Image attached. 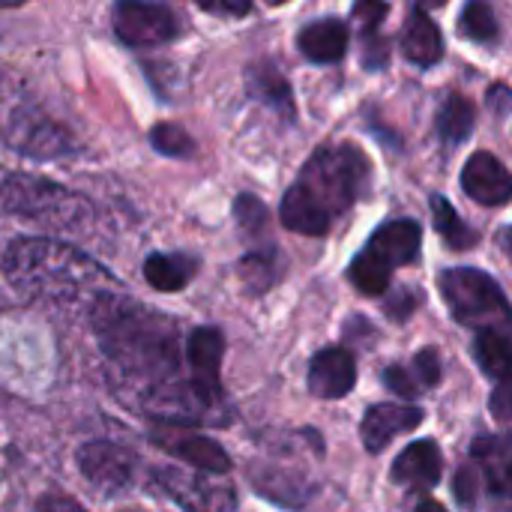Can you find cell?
<instances>
[{"label": "cell", "mask_w": 512, "mask_h": 512, "mask_svg": "<svg viewBox=\"0 0 512 512\" xmlns=\"http://www.w3.org/2000/svg\"><path fill=\"white\" fill-rule=\"evenodd\" d=\"M90 327L117 381L138 390V402L177 384V324L162 312L108 291L90 303Z\"/></svg>", "instance_id": "6da1fadb"}, {"label": "cell", "mask_w": 512, "mask_h": 512, "mask_svg": "<svg viewBox=\"0 0 512 512\" xmlns=\"http://www.w3.org/2000/svg\"><path fill=\"white\" fill-rule=\"evenodd\" d=\"M300 51L315 63H336L348 51V24L342 18H321L300 30Z\"/></svg>", "instance_id": "ac0fdd59"}, {"label": "cell", "mask_w": 512, "mask_h": 512, "mask_svg": "<svg viewBox=\"0 0 512 512\" xmlns=\"http://www.w3.org/2000/svg\"><path fill=\"white\" fill-rule=\"evenodd\" d=\"M0 267L18 294L51 306H69L84 297L93 303L99 294L114 291L111 273L87 252L48 237L12 240L0 258Z\"/></svg>", "instance_id": "7a4b0ae2"}, {"label": "cell", "mask_w": 512, "mask_h": 512, "mask_svg": "<svg viewBox=\"0 0 512 512\" xmlns=\"http://www.w3.org/2000/svg\"><path fill=\"white\" fill-rule=\"evenodd\" d=\"M489 105L498 111V114H507L512 111V90L510 87H504V84H495L492 90H489Z\"/></svg>", "instance_id": "d590c367"}, {"label": "cell", "mask_w": 512, "mask_h": 512, "mask_svg": "<svg viewBox=\"0 0 512 512\" xmlns=\"http://www.w3.org/2000/svg\"><path fill=\"white\" fill-rule=\"evenodd\" d=\"M222 354H225V339L216 327H198L189 333L186 339V363L192 375L189 381L216 399H222V387H219Z\"/></svg>", "instance_id": "30bf717a"}, {"label": "cell", "mask_w": 512, "mask_h": 512, "mask_svg": "<svg viewBox=\"0 0 512 512\" xmlns=\"http://www.w3.org/2000/svg\"><path fill=\"white\" fill-rule=\"evenodd\" d=\"M402 51L417 66H432L444 57V36H441L438 24L423 9H414L405 21Z\"/></svg>", "instance_id": "ffe728a7"}, {"label": "cell", "mask_w": 512, "mask_h": 512, "mask_svg": "<svg viewBox=\"0 0 512 512\" xmlns=\"http://www.w3.org/2000/svg\"><path fill=\"white\" fill-rule=\"evenodd\" d=\"M150 141H153V147H156L159 153L174 156V159H183V156H189V153L195 150L192 135H189L183 126H177V123H159V126H153Z\"/></svg>", "instance_id": "f1b7e54d"}, {"label": "cell", "mask_w": 512, "mask_h": 512, "mask_svg": "<svg viewBox=\"0 0 512 512\" xmlns=\"http://www.w3.org/2000/svg\"><path fill=\"white\" fill-rule=\"evenodd\" d=\"M150 441L165 450L168 456H177L183 462H189L195 471L201 474H213V477H225L231 471V456L207 435L189 432L183 426H159Z\"/></svg>", "instance_id": "ba28073f"}, {"label": "cell", "mask_w": 512, "mask_h": 512, "mask_svg": "<svg viewBox=\"0 0 512 512\" xmlns=\"http://www.w3.org/2000/svg\"><path fill=\"white\" fill-rule=\"evenodd\" d=\"M249 90L255 99H261L264 105H270L273 111H279L282 117H294V99H291V87L288 81L279 75L276 66L270 63H255L249 69Z\"/></svg>", "instance_id": "7402d4cb"}, {"label": "cell", "mask_w": 512, "mask_h": 512, "mask_svg": "<svg viewBox=\"0 0 512 512\" xmlns=\"http://www.w3.org/2000/svg\"><path fill=\"white\" fill-rule=\"evenodd\" d=\"M234 216H237L240 231L249 237H258L267 228V207L255 195H240L234 204Z\"/></svg>", "instance_id": "f546056e"}, {"label": "cell", "mask_w": 512, "mask_h": 512, "mask_svg": "<svg viewBox=\"0 0 512 512\" xmlns=\"http://www.w3.org/2000/svg\"><path fill=\"white\" fill-rule=\"evenodd\" d=\"M459 33L474 42H492L498 36V21L489 3H468L459 18Z\"/></svg>", "instance_id": "83f0119b"}, {"label": "cell", "mask_w": 512, "mask_h": 512, "mask_svg": "<svg viewBox=\"0 0 512 512\" xmlns=\"http://www.w3.org/2000/svg\"><path fill=\"white\" fill-rule=\"evenodd\" d=\"M423 423V411L414 405H393V402H381L375 408H369V414L363 417V444L369 453H381L393 438L417 429Z\"/></svg>", "instance_id": "4fadbf2b"}, {"label": "cell", "mask_w": 512, "mask_h": 512, "mask_svg": "<svg viewBox=\"0 0 512 512\" xmlns=\"http://www.w3.org/2000/svg\"><path fill=\"white\" fill-rule=\"evenodd\" d=\"M348 276H351L354 288L366 297H378L390 288V264L381 261L372 249H366L354 258Z\"/></svg>", "instance_id": "d4e9b609"}, {"label": "cell", "mask_w": 512, "mask_h": 512, "mask_svg": "<svg viewBox=\"0 0 512 512\" xmlns=\"http://www.w3.org/2000/svg\"><path fill=\"white\" fill-rule=\"evenodd\" d=\"M438 285L459 324L477 327L480 333L512 330V306L489 273L474 267H453L441 273Z\"/></svg>", "instance_id": "277c9868"}, {"label": "cell", "mask_w": 512, "mask_h": 512, "mask_svg": "<svg viewBox=\"0 0 512 512\" xmlns=\"http://www.w3.org/2000/svg\"><path fill=\"white\" fill-rule=\"evenodd\" d=\"M441 453L435 441H417L399 453V459L390 468V480L405 489H432L441 483Z\"/></svg>", "instance_id": "5bb4252c"}, {"label": "cell", "mask_w": 512, "mask_h": 512, "mask_svg": "<svg viewBox=\"0 0 512 512\" xmlns=\"http://www.w3.org/2000/svg\"><path fill=\"white\" fill-rule=\"evenodd\" d=\"M492 414L501 423H512V375L495 387V393H492Z\"/></svg>", "instance_id": "d6a6232c"}, {"label": "cell", "mask_w": 512, "mask_h": 512, "mask_svg": "<svg viewBox=\"0 0 512 512\" xmlns=\"http://www.w3.org/2000/svg\"><path fill=\"white\" fill-rule=\"evenodd\" d=\"M153 483L171 501L189 512H231L237 504V492L225 480H213V474H192L180 468H156Z\"/></svg>", "instance_id": "8992f818"}, {"label": "cell", "mask_w": 512, "mask_h": 512, "mask_svg": "<svg viewBox=\"0 0 512 512\" xmlns=\"http://www.w3.org/2000/svg\"><path fill=\"white\" fill-rule=\"evenodd\" d=\"M438 381H441V357L432 348L420 351L408 366H390L384 372V384L405 399H414V396L432 390Z\"/></svg>", "instance_id": "d6986e66"}, {"label": "cell", "mask_w": 512, "mask_h": 512, "mask_svg": "<svg viewBox=\"0 0 512 512\" xmlns=\"http://www.w3.org/2000/svg\"><path fill=\"white\" fill-rule=\"evenodd\" d=\"M198 273V261L180 252H156L144 261V279L165 294L183 291Z\"/></svg>", "instance_id": "44dd1931"}, {"label": "cell", "mask_w": 512, "mask_h": 512, "mask_svg": "<svg viewBox=\"0 0 512 512\" xmlns=\"http://www.w3.org/2000/svg\"><path fill=\"white\" fill-rule=\"evenodd\" d=\"M477 486H480V480H477V471L474 468H462L456 474L453 492H456V498H459L462 507H477Z\"/></svg>", "instance_id": "4dcf8cb0"}, {"label": "cell", "mask_w": 512, "mask_h": 512, "mask_svg": "<svg viewBox=\"0 0 512 512\" xmlns=\"http://www.w3.org/2000/svg\"><path fill=\"white\" fill-rule=\"evenodd\" d=\"M0 201L15 216L42 225L48 231H81L90 222V201L66 186L36 174H6L0 183Z\"/></svg>", "instance_id": "3957f363"}, {"label": "cell", "mask_w": 512, "mask_h": 512, "mask_svg": "<svg viewBox=\"0 0 512 512\" xmlns=\"http://www.w3.org/2000/svg\"><path fill=\"white\" fill-rule=\"evenodd\" d=\"M204 12H213V15H246L252 12V3H198Z\"/></svg>", "instance_id": "8d00e7d4"}, {"label": "cell", "mask_w": 512, "mask_h": 512, "mask_svg": "<svg viewBox=\"0 0 512 512\" xmlns=\"http://www.w3.org/2000/svg\"><path fill=\"white\" fill-rule=\"evenodd\" d=\"M486 486L498 498H512V435H483L471 447Z\"/></svg>", "instance_id": "9a60e30c"}, {"label": "cell", "mask_w": 512, "mask_h": 512, "mask_svg": "<svg viewBox=\"0 0 512 512\" xmlns=\"http://www.w3.org/2000/svg\"><path fill=\"white\" fill-rule=\"evenodd\" d=\"M237 273H240V282L246 285V291H252V294H264L279 279L276 258L270 252H252V255H246L237 264Z\"/></svg>", "instance_id": "4316f807"}, {"label": "cell", "mask_w": 512, "mask_h": 512, "mask_svg": "<svg viewBox=\"0 0 512 512\" xmlns=\"http://www.w3.org/2000/svg\"><path fill=\"white\" fill-rule=\"evenodd\" d=\"M417 512H447L438 501H432V498H426V501H420V507H417Z\"/></svg>", "instance_id": "f35d334b"}, {"label": "cell", "mask_w": 512, "mask_h": 512, "mask_svg": "<svg viewBox=\"0 0 512 512\" xmlns=\"http://www.w3.org/2000/svg\"><path fill=\"white\" fill-rule=\"evenodd\" d=\"M354 15H357V21H360L363 36H372V33L378 30V21L387 15V6H384V3H357V6H354Z\"/></svg>", "instance_id": "1f68e13d"}, {"label": "cell", "mask_w": 512, "mask_h": 512, "mask_svg": "<svg viewBox=\"0 0 512 512\" xmlns=\"http://www.w3.org/2000/svg\"><path fill=\"white\" fill-rule=\"evenodd\" d=\"M432 216H435V228L438 234L453 246V249H471L477 243V231H471L453 210V204L444 195H432Z\"/></svg>", "instance_id": "484cf974"}, {"label": "cell", "mask_w": 512, "mask_h": 512, "mask_svg": "<svg viewBox=\"0 0 512 512\" xmlns=\"http://www.w3.org/2000/svg\"><path fill=\"white\" fill-rule=\"evenodd\" d=\"M114 33L120 42L132 48H153L165 45L177 36V15L162 3H135L123 0L111 9Z\"/></svg>", "instance_id": "52a82bcc"}, {"label": "cell", "mask_w": 512, "mask_h": 512, "mask_svg": "<svg viewBox=\"0 0 512 512\" xmlns=\"http://www.w3.org/2000/svg\"><path fill=\"white\" fill-rule=\"evenodd\" d=\"M501 249L507 252V258L512 261V228H504V231H501Z\"/></svg>", "instance_id": "74e56055"}, {"label": "cell", "mask_w": 512, "mask_h": 512, "mask_svg": "<svg viewBox=\"0 0 512 512\" xmlns=\"http://www.w3.org/2000/svg\"><path fill=\"white\" fill-rule=\"evenodd\" d=\"M78 471L99 492H120L132 483L135 456L114 441H90L78 450Z\"/></svg>", "instance_id": "9c48e42d"}, {"label": "cell", "mask_w": 512, "mask_h": 512, "mask_svg": "<svg viewBox=\"0 0 512 512\" xmlns=\"http://www.w3.org/2000/svg\"><path fill=\"white\" fill-rule=\"evenodd\" d=\"M387 54H390V48H387V42L381 39V36H366V54H363V63L369 66V69H378V66H384L387 63Z\"/></svg>", "instance_id": "836d02e7"}, {"label": "cell", "mask_w": 512, "mask_h": 512, "mask_svg": "<svg viewBox=\"0 0 512 512\" xmlns=\"http://www.w3.org/2000/svg\"><path fill=\"white\" fill-rule=\"evenodd\" d=\"M420 243H423L420 225L414 219H396V222H387L375 231L369 249L381 261H387L390 267H408L420 255Z\"/></svg>", "instance_id": "e0dca14e"}, {"label": "cell", "mask_w": 512, "mask_h": 512, "mask_svg": "<svg viewBox=\"0 0 512 512\" xmlns=\"http://www.w3.org/2000/svg\"><path fill=\"white\" fill-rule=\"evenodd\" d=\"M474 360L480 369L492 378H510L512 375V339L507 333L486 330L474 339Z\"/></svg>", "instance_id": "603a6c76"}, {"label": "cell", "mask_w": 512, "mask_h": 512, "mask_svg": "<svg viewBox=\"0 0 512 512\" xmlns=\"http://www.w3.org/2000/svg\"><path fill=\"white\" fill-rule=\"evenodd\" d=\"M462 189L486 207H501L512 198V174L492 153H474L462 171Z\"/></svg>", "instance_id": "8fae6325"}, {"label": "cell", "mask_w": 512, "mask_h": 512, "mask_svg": "<svg viewBox=\"0 0 512 512\" xmlns=\"http://www.w3.org/2000/svg\"><path fill=\"white\" fill-rule=\"evenodd\" d=\"M36 512H87V510H84L81 504L69 501V498H60V495H48V498H42V501H39Z\"/></svg>", "instance_id": "e575fe53"}, {"label": "cell", "mask_w": 512, "mask_h": 512, "mask_svg": "<svg viewBox=\"0 0 512 512\" xmlns=\"http://www.w3.org/2000/svg\"><path fill=\"white\" fill-rule=\"evenodd\" d=\"M366 177L369 162L354 144H330L306 162L300 186H306L330 210V216H336L354 204Z\"/></svg>", "instance_id": "5b68a950"}, {"label": "cell", "mask_w": 512, "mask_h": 512, "mask_svg": "<svg viewBox=\"0 0 512 512\" xmlns=\"http://www.w3.org/2000/svg\"><path fill=\"white\" fill-rule=\"evenodd\" d=\"M330 210L300 183H294L285 198H282V225L297 231V234H306V237H324L330 231Z\"/></svg>", "instance_id": "2e32d148"}, {"label": "cell", "mask_w": 512, "mask_h": 512, "mask_svg": "<svg viewBox=\"0 0 512 512\" xmlns=\"http://www.w3.org/2000/svg\"><path fill=\"white\" fill-rule=\"evenodd\" d=\"M357 366L345 348H324L312 357L309 366V390L318 399H342L354 390Z\"/></svg>", "instance_id": "7c38bea8"}, {"label": "cell", "mask_w": 512, "mask_h": 512, "mask_svg": "<svg viewBox=\"0 0 512 512\" xmlns=\"http://www.w3.org/2000/svg\"><path fill=\"white\" fill-rule=\"evenodd\" d=\"M474 120H477L474 102L465 99L462 93H453V96H447L444 108L438 111V135L447 144H459L474 132Z\"/></svg>", "instance_id": "cb8c5ba5"}]
</instances>
